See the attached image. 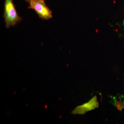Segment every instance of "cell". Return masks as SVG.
Returning a JSON list of instances; mask_svg holds the SVG:
<instances>
[{
    "label": "cell",
    "mask_w": 124,
    "mask_h": 124,
    "mask_svg": "<svg viewBox=\"0 0 124 124\" xmlns=\"http://www.w3.org/2000/svg\"><path fill=\"white\" fill-rule=\"evenodd\" d=\"M123 25H124V21H123Z\"/></svg>",
    "instance_id": "obj_4"
},
{
    "label": "cell",
    "mask_w": 124,
    "mask_h": 124,
    "mask_svg": "<svg viewBox=\"0 0 124 124\" xmlns=\"http://www.w3.org/2000/svg\"><path fill=\"white\" fill-rule=\"evenodd\" d=\"M115 106L117 107L118 109L121 110L122 108H124V101H123L121 99L119 100H117V99H115Z\"/></svg>",
    "instance_id": "obj_3"
},
{
    "label": "cell",
    "mask_w": 124,
    "mask_h": 124,
    "mask_svg": "<svg viewBox=\"0 0 124 124\" xmlns=\"http://www.w3.org/2000/svg\"><path fill=\"white\" fill-rule=\"evenodd\" d=\"M4 17L6 27L15 26L22 20L16 11L13 0H5Z\"/></svg>",
    "instance_id": "obj_1"
},
{
    "label": "cell",
    "mask_w": 124,
    "mask_h": 124,
    "mask_svg": "<svg viewBox=\"0 0 124 124\" xmlns=\"http://www.w3.org/2000/svg\"><path fill=\"white\" fill-rule=\"evenodd\" d=\"M29 4L28 8L33 10L40 18L48 20L53 18L52 11L46 5L45 0H25Z\"/></svg>",
    "instance_id": "obj_2"
}]
</instances>
